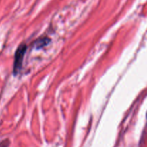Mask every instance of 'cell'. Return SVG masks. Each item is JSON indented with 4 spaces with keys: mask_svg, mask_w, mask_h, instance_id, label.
Returning <instances> with one entry per match:
<instances>
[{
    "mask_svg": "<svg viewBox=\"0 0 147 147\" xmlns=\"http://www.w3.org/2000/svg\"><path fill=\"white\" fill-rule=\"evenodd\" d=\"M26 46L20 45V47L17 49L15 54V60H14V73L17 74L21 69L22 64V60L24 57V53H25Z\"/></svg>",
    "mask_w": 147,
    "mask_h": 147,
    "instance_id": "cell-1",
    "label": "cell"
},
{
    "mask_svg": "<svg viewBox=\"0 0 147 147\" xmlns=\"http://www.w3.org/2000/svg\"><path fill=\"white\" fill-rule=\"evenodd\" d=\"M146 118H147V114H146Z\"/></svg>",
    "mask_w": 147,
    "mask_h": 147,
    "instance_id": "cell-2",
    "label": "cell"
}]
</instances>
